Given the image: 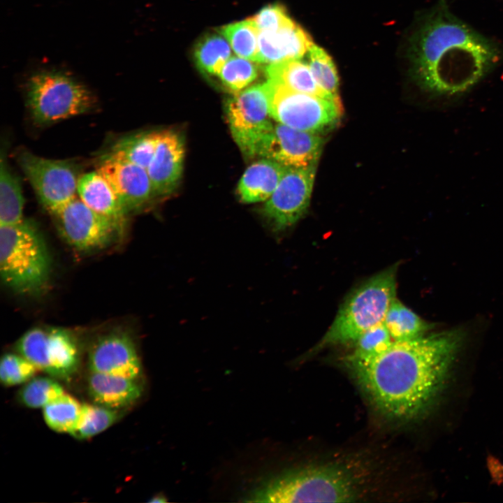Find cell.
Instances as JSON below:
<instances>
[{
    "label": "cell",
    "instance_id": "cell-1",
    "mask_svg": "<svg viewBox=\"0 0 503 503\" xmlns=\"http://www.w3.org/2000/svg\"><path fill=\"white\" fill-rule=\"evenodd\" d=\"M463 338L458 329L404 340L344 363L370 403L386 417L413 419L441 393Z\"/></svg>",
    "mask_w": 503,
    "mask_h": 503
},
{
    "label": "cell",
    "instance_id": "cell-2",
    "mask_svg": "<svg viewBox=\"0 0 503 503\" xmlns=\"http://www.w3.org/2000/svg\"><path fill=\"white\" fill-rule=\"evenodd\" d=\"M502 50L458 17L439 0L409 40L410 72L416 84L435 98L469 92L500 61Z\"/></svg>",
    "mask_w": 503,
    "mask_h": 503
},
{
    "label": "cell",
    "instance_id": "cell-3",
    "mask_svg": "<svg viewBox=\"0 0 503 503\" xmlns=\"http://www.w3.org/2000/svg\"><path fill=\"white\" fill-rule=\"evenodd\" d=\"M340 463L313 464L263 481L247 496L252 502H350L362 497L364 479Z\"/></svg>",
    "mask_w": 503,
    "mask_h": 503
},
{
    "label": "cell",
    "instance_id": "cell-4",
    "mask_svg": "<svg viewBox=\"0 0 503 503\" xmlns=\"http://www.w3.org/2000/svg\"><path fill=\"white\" fill-rule=\"evenodd\" d=\"M0 274L4 284L20 294L38 295L47 289L50 257L33 221L0 226Z\"/></svg>",
    "mask_w": 503,
    "mask_h": 503
},
{
    "label": "cell",
    "instance_id": "cell-5",
    "mask_svg": "<svg viewBox=\"0 0 503 503\" xmlns=\"http://www.w3.org/2000/svg\"><path fill=\"white\" fill-rule=\"evenodd\" d=\"M397 270L395 264L372 276L351 293L315 350L354 343L365 331L384 322L390 306L397 298Z\"/></svg>",
    "mask_w": 503,
    "mask_h": 503
},
{
    "label": "cell",
    "instance_id": "cell-6",
    "mask_svg": "<svg viewBox=\"0 0 503 503\" xmlns=\"http://www.w3.org/2000/svg\"><path fill=\"white\" fill-rule=\"evenodd\" d=\"M26 101L34 122L50 124L92 110L94 94L83 84L66 73L42 71L26 83Z\"/></svg>",
    "mask_w": 503,
    "mask_h": 503
},
{
    "label": "cell",
    "instance_id": "cell-7",
    "mask_svg": "<svg viewBox=\"0 0 503 503\" xmlns=\"http://www.w3.org/2000/svg\"><path fill=\"white\" fill-rule=\"evenodd\" d=\"M226 111L231 134L244 156L264 157L275 126L270 119L265 83L235 94Z\"/></svg>",
    "mask_w": 503,
    "mask_h": 503
},
{
    "label": "cell",
    "instance_id": "cell-8",
    "mask_svg": "<svg viewBox=\"0 0 503 503\" xmlns=\"http://www.w3.org/2000/svg\"><path fill=\"white\" fill-rule=\"evenodd\" d=\"M265 83L270 115L278 123L319 133L333 127L341 117L340 101L298 92L270 79Z\"/></svg>",
    "mask_w": 503,
    "mask_h": 503
},
{
    "label": "cell",
    "instance_id": "cell-9",
    "mask_svg": "<svg viewBox=\"0 0 503 503\" xmlns=\"http://www.w3.org/2000/svg\"><path fill=\"white\" fill-rule=\"evenodd\" d=\"M16 350L38 370L55 378L70 377L79 365L76 340L63 328H33L17 340Z\"/></svg>",
    "mask_w": 503,
    "mask_h": 503
},
{
    "label": "cell",
    "instance_id": "cell-10",
    "mask_svg": "<svg viewBox=\"0 0 503 503\" xmlns=\"http://www.w3.org/2000/svg\"><path fill=\"white\" fill-rule=\"evenodd\" d=\"M17 162L40 203L50 214L76 197L80 174L71 161L49 159L21 151Z\"/></svg>",
    "mask_w": 503,
    "mask_h": 503
},
{
    "label": "cell",
    "instance_id": "cell-11",
    "mask_svg": "<svg viewBox=\"0 0 503 503\" xmlns=\"http://www.w3.org/2000/svg\"><path fill=\"white\" fill-rule=\"evenodd\" d=\"M51 214L61 238L81 252L107 247L117 240L124 226L95 212L79 197H75Z\"/></svg>",
    "mask_w": 503,
    "mask_h": 503
},
{
    "label": "cell",
    "instance_id": "cell-12",
    "mask_svg": "<svg viewBox=\"0 0 503 503\" xmlns=\"http://www.w3.org/2000/svg\"><path fill=\"white\" fill-rule=\"evenodd\" d=\"M316 166L286 167L261 214L274 231H284L305 213L312 191Z\"/></svg>",
    "mask_w": 503,
    "mask_h": 503
},
{
    "label": "cell",
    "instance_id": "cell-13",
    "mask_svg": "<svg viewBox=\"0 0 503 503\" xmlns=\"http://www.w3.org/2000/svg\"><path fill=\"white\" fill-rule=\"evenodd\" d=\"M96 170L108 182L128 214L145 207L154 192L147 169L105 153Z\"/></svg>",
    "mask_w": 503,
    "mask_h": 503
},
{
    "label": "cell",
    "instance_id": "cell-14",
    "mask_svg": "<svg viewBox=\"0 0 503 503\" xmlns=\"http://www.w3.org/2000/svg\"><path fill=\"white\" fill-rule=\"evenodd\" d=\"M91 372L138 379L141 363L131 337L124 332H112L100 337L89 353Z\"/></svg>",
    "mask_w": 503,
    "mask_h": 503
},
{
    "label": "cell",
    "instance_id": "cell-15",
    "mask_svg": "<svg viewBox=\"0 0 503 503\" xmlns=\"http://www.w3.org/2000/svg\"><path fill=\"white\" fill-rule=\"evenodd\" d=\"M323 144L318 133L296 129L278 123L263 158L274 160L286 167L316 166Z\"/></svg>",
    "mask_w": 503,
    "mask_h": 503
},
{
    "label": "cell",
    "instance_id": "cell-16",
    "mask_svg": "<svg viewBox=\"0 0 503 503\" xmlns=\"http://www.w3.org/2000/svg\"><path fill=\"white\" fill-rule=\"evenodd\" d=\"M184 158L182 137L172 130H164L154 155L147 168L155 196H167L179 184Z\"/></svg>",
    "mask_w": 503,
    "mask_h": 503
},
{
    "label": "cell",
    "instance_id": "cell-17",
    "mask_svg": "<svg viewBox=\"0 0 503 503\" xmlns=\"http://www.w3.org/2000/svg\"><path fill=\"white\" fill-rule=\"evenodd\" d=\"M310 36L293 20L274 31H258V62L300 59L313 45Z\"/></svg>",
    "mask_w": 503,
    "mask_h": 503
},
{
    "label": "cell",
    "instance_id": "cell-18",
    "mask_svg": "<svg viewBox=\"0 0 503 503\" xmlns=\"http://www.w3.org/2000/svg\"><path fill=\"white\" fill-rule=\"evenodd\" d=\"M88 391L95 404L117 409L135 402L141 396L143 388L137 379L91 372Z\"/></svg>",
    "mask_w": 503,
    "mask_h": 503
},
{
    "label": "cell",
    "instance_id": "cell-19",
    "mask_svg": "<svg viewBox=\"0 0 503 503\" xmlns=\"http://www.w3.org/2000/svg\"><path fill=\"white\" fill-rule=\"evenodd\" d=\"M286 168L268 158L250 165L238 183L240 201L245 203L265 201L277 187Z\"/></svg>",
    "mask_w": 503,
    "mask_h": 503
},
{
    "label": "cell",
    "instance_id": "cell-20",
    "mask_svg": "<svg viewBox=\"0 0 503 503\" xmlns=\"http://www.w3.org/2000/svg\"><path fill=\"white\" fill-rule=\"evenodd\" d=\"M77 194L95 212L124 224L126 212L108 182L97 170L80 175Z\"/></svg>",
    "mask_w": 503,
    "mask_h": 503
},
{
    "label": "cell",
    "instance_id": "cell-21",
    "mask_svg": "<svg viewBox=\"0 0 503 503\" xmlns=\"http://www.w3.org/2000/svg\"><path fill=\"white\" fill-rule=\"evenodd\" d=\"M268 79L301 93L334 99L314 80L309 65L300 59H291L268 64L265 69Z\"/></svg>",
    "mask_w": 503,
    "mask_h": 503
},
{
    "label": "cell",
    "instance_id": "cell-22",
    "mask_svg": "<svg viewBox=\"0 0 503 503\" xmlns=\"http://www.w3.org/2000/svg\"><path fill=\"white\" fill-rule=\"evenodd\" d=\"M24 198L18 177L9 168L1 154L0 162V226L23 221Z\"/></svg>",
    "mask_w": 503,
    "mask_h": 503
},
{
    "label": "cell",
    "instance_id": "cell-23",
    "mask_svg": "<svg viewBox=\"0 0 503 503\" xmlns=\"http://www.w3.org/2000/svg\"><path fill=\"white\" fill-rule=\"evenodd\" d=\"M161 132L150 131L123 136L106 153L147 169L154 155Z\"/></svg>",
    "mask_w": 503,
    "mask_h": 503
},
{
    "label": "cell",
    "instance_id": "cell-24",
    "mask_svg": "<svg viewBox=\"0 0 503 503\" xmlns=\"http://www.w3.org/2000/svg\"><path fill=\"white\" fill-rule=\"evenodd\" d=\"M384 323L393 340L416 338L435 327L396 298L390 306Z\"/></svg>",
    "mask_w": 503,
    "mask_h": 503
},
{
    "label": "cell",
    "instance_id": "cell-25",
    "mask_svg": "<svg viewBox=\"0 0 503 503\" xmlns=\"http://www.w3.org/2000/svg\"><path fill=\"white\" fill-rule=\"evenodd\" d=\"M229 45L223 35H205L197 43L194 50L197 67L204 73L218 75L221 66L231 57Z\"/></svg>",
    "mask_w": 503,
    "mask_h": 503
},
{
    "label": "cell",
    "instance_id": "cell-26",
    "mask_svg": "<svg viewBox=\"0 0 503 503\" xmlns=\"http://www.w3.org/2000/svg\"><path fill=\"white\" fill-rule=\"evenodd\" d=\"M81 408L82 404L65 393L43 408L44 421L51 430L71 435L77 427Z\"/></svg>",
    "mask_w": 503,
    "mask_h": 503
},
{
    "label": "cell",
    "instance_id": "cell-27",
    "mask_svg": "<svg viewBox=\"0 0 503 503\" xmlns=\"http://www.w3.org/2000/svg\"><path fill=\"white\" fill-rule=\"evenodd\" d=\"M221 34L238 56L258 62V30L252 18L224 26Z\"/></svg>",
    "mask_w": 503,
    "mask_h": 503
},
{
    "label": "cell",
    "instance_id": "cell-28",
    "mask_svg": "<svg viewBox=\"0 0 503 503\" xmlns=\"http://www.w3.org/2000/svg\"><path fill=\"white\" fill-rule=\"evenodd\" d=\"M117 418L116 409L96 404H82L77 427L71 435L79 439L90 438L108 429Z\"/></svg>",
    "mask_w": 503,
    "mask_h": 503
},
{
    "label": "cell",
    "instance_id": "cell-29",
    "mask_svg": "<svg viewBox=\"0 0 503 503\" xmlns=\"http://www.w3.org/2000/svg\"><path fill=\"white\" fill-rule=\"evenodd\" d=\"M307 54L308 65L316 83L333 98L340 101L339 77L331 57L323 49L315 45Z\"/></svg>",
    "mask_w": 503,
    "mask_h": 503
},
{
    "label": "cell",
    "instance_id": "cell-30",
    "mask_svg": "<svg viewBox=\"0 0 503 503\" xmlns=\"http://www.w3.org/2000/svg\"><path fill=\"white\" fill-rule=\"evenodd\" d=\"M64 393V388L57 381L38 377L27 382L19 392V399L27 407L43 409Z\"/></svg>",
    "mask_w": 503,
    "mask_h": 503
},
{
    "label": "cell",
    "instance_id": "cell-31",
    "mask_svg": "<svg viewBox=\"0 0 503 503\" xmlns=\"http://www.w3.org/2000/svg\"><path fill=\"white\" fill-rule=\"evenodd\" d=\"M224 85L237 94L252 82L258 75V66L242 57H230L217 75Z\"/></svg>",
    "mask_w": 503,
    "mask_h": 503
},
{
    "label": "cell",
    "instance_id": "cell-32",
    "mask_svg": "<svg viewBox=\"0 0 503 503\" xmlns=\"http://www.w3.org/2000/svg\"><path fill=\"white\" fill-rule=\"evenodd\" d=\"M393 341L388 330L382 322L362 334L354 342L353 351L346 357L359 359L373 356L384 351Z\"/></svg>",
    "mask_w": 503,
    "mask_h": 503
},
{
    "label": "cell",
    "instance_id": "cell-33",
    "mask_svg": "<svg viewBox=\"0 0 503 503\" xmlns=\"http://www.w3.org/2000/svg\"><path fill=\"white\" fill-rule=\"evenodd\" d=\"M38 369L20 353H5L0 361V380L6 386L26 383Z\"/></svg>",
    "mask_w": 503,
    "mask_h": 503
},
{
    "label": "cell",
    "instance_id": "cell-34",
    "mask_svg": "<svg viewBox=\"0 0 503 503\" xmlns=\"http://www.w3.org/2000/svg\"><path fill=\"white\" fill-rule=\"evenodd\" d=\"M258 31H274L292 21L285 8L280 4L268 5L252 17Z\"/></svg>",
    "mask_w": 503,
    "mask_h": 503
},
{
    "label": "cell",
    "instance_id": "cell-35",
    "mask_svg": "<svg viewBox=\"0 0 503 503\" xmlns=\"http://www.w3.org/2000/svg\"><path fill=\"white\" fill-rule=\"evenodd\" d=\"M167 501L166 497L161 494H158L156 496L153 497L152 500H150V502H166Z\"/></svg>",
    "mask_w": 503,
    "mask_h": 503
}]
</instances>
